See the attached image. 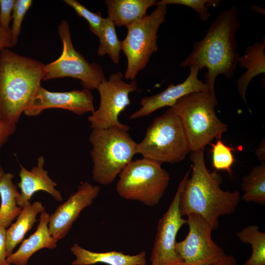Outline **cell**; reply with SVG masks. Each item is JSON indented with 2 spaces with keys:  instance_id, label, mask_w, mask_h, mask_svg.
Returning a JSON list of instances; mask_svg holds the SVG:
<instances>
[{
  "instance_id": "cell-13",
  "label": "cell",
  "mask_w": 265,
  "mask_h": 265,
  "mask_svg": "<svg viewBox=\"0 0 265 265\" xmlns=\"http://www.w3.org/2000/svg\"><path fill=\"white\" fill-rule=\"evenodd\" d=\"M93 100L94 96L90 90L85 88L67 92H52L41 85L24 113L28 116H35L47 109L61 108L80 115L95 110Z\"/></svg>"
},
{
  "instance_id": "cell-27",
  "label": "cell",
  "mask_w": 265,
  "mask_h": 265,
  "mask_svg": "<svg viewBox=\"0 0 265 265\" xmlns=\"http://www.w3.org/2000/svg\"><path fill=\"white\" fill-rule=\"evenodd\" d=\"M68 6L76 11L77 15L83 17L88 23L90 31L98 38L101 35L105 18L100 12H92L76 0H64Z\"/></svg>"
},
{
  "instance_id": "cell-25",
  "label": "cell",
  "mask_w": 265,
  "mask_h": 265,
  "mask_svg": "<svg viewBox=\"0 0 265 265\" xmlns=\"http://www.w3.org/2000/svg\"><path fill=\"white\" fill-rule=\"evenodd\" d=\"M97 54L100 56L108 55L114 64H118L122 50L121 41L117 37L115 25L108 17L105 18L101 35Z\"/></svg>"
},
{
  "instance_id": "cell-6",
  "label": "cell",
  "mask_w": 265,
  "mask_h": 265,
  "mask_svg": "<svg viewBox=\"0 0 265 265\" xmlns=\"http://www.w3.org/2000/svg\"><path fill=\"white\" fill-rule=\"evenodd\" d=\"M136 152L161 164L178 163L190 152L181 122L171 107L154 119Z\"/></svg>"
},
{
  "instance_id": "cell-14",
  "label": "cell",
  "mask_w": 265,
  "mask_h": 265,
  "mask_svg": "<svg viewBox=\"0 0 265 265\" xmlns=\"http://www.w3.org/2000/svg\"><path fill=\"white\" fill-rule=\"evenodd\" d=\"M100 191L99 186L82 183L77 191L50 215L48 227L51 236L58 240L63 238L81 211L92 204Z\"/></svg>"
},
{
  "instance_id": "cell-9",
  "label": "cell",
  "mask_w": 265,
  "mask_h": 265,
  "mask_svg": "<svg viewBox=\"0 0 265 265\" xmlns=\"http://www.w3.org/2000/svg\"><path fill=\"white\" fill-rule=\"evenodd\" d=\"M58 33L62 42V52L57 59L44 65L43 80L70 77L79 80L83 88L96 89L106 79L102 66L95 62L89 63L75 49L68 21L60 22Z\"/></svg>"
},
{
  "instance_id": "cell-18",
  "label": "cell",
  "mask_w": 265,
  "mask_h": 265,
  "mask_svg": "<svg viewBox=\"0 0 265 265\" xmlns=\"http://www.w3.org/2000/svg\"><path fill=\"white\" fill-rule=\"evenodd\" d=\"M71 251L76 257L72 265H93L104 264L107 265H146V254L145 251L130 255L122 252L111 251L106 252H95L75 243Z\"/></svg>"
},
{
  "instance_id": "cell-1",
  "label": "cell",
  "mask_w": 265,
  "mask_h": 265,
  "mask_svg": "<svg viewBox=\"0 0 265 265\" xmlns=\"http://www.w3.org/2000/svg\"><path fill=\"white\" fill-rule=\"evenodd\" d=\"M240 26L236 7L221 11L211 23L204 38L193 44L192 51L180 66L195 65L199 70L206 68L204 82L215 90L218 75L231 78L236 70L239 57L237 33Z\"/></svg>"
},
{
  "instance_id": "cell-10",
  "label": "cell",
  "mask_w": 265,
  "mask_h": 265,
  "mask_svg": "<svg viewBox=\"0 0 265 265\" xmlns=\"http://www.w3.org/2000/svg\"><path fill=\"white\" fill-rule=\"evenodd\" d=\"M121 72L112 74L108 80L105 79L97 86L100 96L98 109L88 117L92 129H104L117 127L129 131V126L121 123L118 116L130 104L129 94L137 90L134 80L127 83L123 80Z\"/></svg>"
},
{
  "instance_id": "cell-30",
  "label": "cell",
  "mask_w": 265,
  "mask_h": 265,
  "mask_svg": "<svg viewBox=\"0 0 265 265\" xmlns=\"http://www.w3.org/2000/svg\"><path fill=\"white\" fill-rule=\"evenodd\" d=\"M16 0H0V26L4 29L10 30V24Z\"/></svg>"
},
{
  "instance_id": "cell-32",
  "label": "cell",
  "mask_w": 265,
  "mask_h": 265,
  "mask_svg": "<svg viewBox=\"0 0 265 265\" xmlns=\"http://www.w3.org/2000/svg\"><path fill=\"white\" fill-rule=\"evenodd\" d=\"M6 232L5 228L0 226V265H10L7 261Z\"/></svg>"
},
{
  "instance_id": "cell-26",
  "label": "cell",
  "mask_w": 265,
  "mask_h": 265,
  "mask_svg": "<svg viewBox=\"0 0 265 265\" xmlns=\"http://www.w3.org/2000/svg\"><path fill=\"white\" fill-rule=\"evenodd\" d=\"M212 146V166L216 170H224L232 174L231 168L235 162L233 154L234 148L225 145L221 138Z\"/></svg>"
},
{
  "instance_id": "cell-7",
  "label": "cell",
  "mask_w": 265,
  "mask_h": 265,
  "mask_svg": "<svg viewBox=\"0 0 265 265\" xmlns=\"http://www.w3.org/2000/svg\"><path fill=\"white\" fill-rule=\"evenodd\" d=\"M169 181V175L161 164L143 158L131 161L123 169L116 190L125 199L154 207L160 201Z\"/></svg>"
},
{
  "instance_id": "cell-4",
  "label": "cell",
  "mask_w": 265,
  "mask_h": 265,
  "mask_svg": "<svg viewBox=\"0 0 265 265\" xmlns=\"http://www.w3.org/2000/svg\"><path fill=\"white\" fill-rule=\"evenodd\" d=\"M215 90L187 94L170 107L179 117L190 152L204 150L214 139H220L228 126L217 116Z\"/></svg>"
},
{
  "instance_id": "cell-8",
  "label": "cell",
  "mask_w": 265,
  "mask_h": 265,
  "mask_svg": "<svg viewBox=\"0 0 265 265\" xmlns=\"http://www.w3.org/2000/svg\"><path fill=\"white\" fill-rule=\"evenodd\" d=\"M167 13V5H157L150 15L126 26L127 34L121 41L122 50L127 59L126 80H134L138 72L147 66L153 53L158 51V32Z\"/></svg>"
},
{
  "instance_id": "cell-11",
  "label": "cell",
  "mask_w": 265,
  "mask_h": 265,
  "mask_svg": "<svg viewBox=\"0 0 265 265\" xmlns=\"http://www.w3.org/2000/svg\"><path fill=\"white\" fill-rule=\"evenodd\" d=\"M191 168L179 184L168 209L159 219L150 256L151 265H182L183 261L176 251V237L181 227L187 223L179 210V199L182 188L189 176Z\"/></svg>"
},
{
  "instance_id": "cell-15",
  "label": "cell",
  "mask_w": 265,
  "mask_h": 265,
  "mask_svg": "<svg viewBox=\"0 0 265 265\" xmlns=\"http://www.w3.org/2000/svg\"><path fill=\"white\" fill-rule=\"evenodd\" d=\"M189 67V74L183 82L176 85L170 84L164 90L142 98L140 102L141 107L129 118L135 119L147 116L159 108L171 107L178 100L187 94L211 89L208 84L198 79V68L195 65Z\"/></svg>"
},
{
  "instance_id": "cell-17",
  "label": "cell",
  "mask_w": 265,
  "mask_h": 265,
  "mask_svg": "<svg viewBox=\"0 0 265 265\" xmlns=\"http://www.w3.org/2000/svg\"><path fill=\"white\" fill-rule=\"evenodd\" d=\"M49 214L45 211L40 213L39 222L35 232L25 239L18 249L7 258L10 265H27L30 258L43 248L53 249L57 247L58 240L53 238L49 231Z\"/></svg>"
},
{
  "instance_id": "cell-2",
  "label": "cell",
  "mask_w": 265,
  "mask_h": 265,
  "mask_svg": "<svg viewBox=\"0 0 265 265\" xmlns=\"http://www.w3.org/2000/svg\"><path fill=\"white\" fill-rule=\"evenodd\" d=\"M191 176L181 190L179 210L183 217L191 213L201 216L212 230L218 226V218L233 213L240 201L238 190L224 191L220 187L221 175L207 168L204 150L191 152Z\"/></svg>"
},
{
  "instance_id": "cell-19",
  "label": "cell",
  "mask_w": 265,
  "mask_h": 265,
  "mask_svg": "<svg viewBox=\"0 0 265 265\" xmlns=\"http://www.w3.org/2000/svg\"><path fill=\"white\" fill-rule=\"evenodd\" d=\"M238 64L246 70L237 81V88L241 98L246 105V92L250 82L256 76L265 72V38L248 46Z\"/></svg>"
},
{
  "instance_id": "cell-33",
  "label": "cell",
  "mask_w": 265,
  "mask_h": 265,
  "mask_svg": "<svg viewBox=\"0 0 265 265\" xmlns=\"http://www.w3.org/2000/svg\"><path fill=\"white\" fill-rule=\"evenodd\" d=\"M12 47L10 30L3 29L0 26V52Z\"/></svg>"
},
{
  "instance_id": "cell-20",
  "label": "cell",
  "mask_w": 265,
  "mask_h": 265,
  "mask_svg": "<svg viewBox=\"0 0 265 265\" xmlns=\"http://www.w3.org/2000/svg\"><path fill=\"white\" fill-rule=\"evenodd\" d=\"M156 0H106L108 17L119 27L128 26L146 15L147 9L156 5Z\"/></svg>"
},
{
  "instance_id": "cell-5",
  "label": "cell",
  "mask_w": 265,
  "mask_h": 265,
  "mask_svg": "<svg viewBox=\"0 0 265 265\" xmlns=\"http://www.w3.org/2000/svg\"><path fill=\"white\" fill-rule=\"evenodd\" d=\"M129 131L117 127L93 129L89 140L92 177L97 183L111 184L136 154V144Z\"/></svg>"
},
{
  "instance_id": "cell-24",
  "label": "cell",
  "mask_w": 265,
  "mask_h": 265,
  "mask_svg": "<svg viewBox=\"0 0 265 265\" xmlns=\"http://www.w3.org/2000/svg\"><path fill=\"white\" fill-rule=\"evenodd\" d=\"M239 240L252 247L250 258L243 265H265V233L256 225H248L236 233Z\"/></svg>"
},
{
  "instance_id": "cell-35",
  "label": "cell",
  "mask_w": 265,
  "mask_h": 265,
  "mask_svg": "<svg viewBox=\"0 0 265 265\" xmlns=\"http://www.w3.org/2000/svg\"><path fill=\"white\" fill-rule=\"evenodd\" d=\"M258 159L262 162L265 160V140L264 138L260 142L258 148L255 151Z\"/></svg>"
},
{
  "instance_id": "cell-21",
  "label": "cell",
  "mask_w": 265,
  "mask_h": 265,
  "mask_svg": "<svg viewBox=\"0 0 265 265\" xmlns=\"http://www.w3.org/2000/svg\"><path fill=\"white\" fill-rule=\"evenodd\" d=\"M45 211L42 203L36 201L31 204L27 203L22 209L17 217L16 221L6 229V249L7 257L10 255L16 246L24 238L26 233L37 221L38 213Z\"/></svg>"
},
{
  "instance_id": "cell-28",
  "label": "cell",
  "mask_w": 265,
  "mask_h": 265,
  "mask_svg": "<svg viewBox=\"0 0 265 265\" xmlns=\"http://www.w3.org/2000/svg\"><path fill=\"white\" fill-rule=\"evenodd\" d=\"M219 0H161L157 2L158 4H179L189 7L195 11L201 21L205 22L210 17L208 8L220 5Z\"/></svg>"
},
{
  "instance_id": "cell-16",
  "label": "cell",
  "mask_w": 265,
  "mask_h": 265,
  "mask_svg": "<svg viewBox=\"0 0 265 265\" xmlns=\"http://www.w3.org/2000/svg\"><path fill=\"white\" fill-rule=\"evenodd\" d=\"M44 163V157L40 156L38 159L37 165L30 171L20 164V182L17 185L20 192L17 198V203L22 208L30 202L32 196L38 191L48 193L57 201L62 200L61 193L55 188L57 184L49 177L48 171L43 168Z\"/></svg>"
},
{
  "instance_id": "cell-12",
  "label": "cell",
  "mask_w": 265,
  "mask_h": 265,
  "mask_svg": "<svg viewBox=\"0 0 265 265\" xmlns=\"http://www.w3.org/2000/svg\"><path fill=\"white\" fill-rule=\"evenodd\" d=\"M187 217L188 234L175 246L182 265H208L225 254L212 240V230L201 216L191 213Z\"/></svg>"
},
{
  "instance_id": "cell-23",
  "label": "cell",
  "mask_w": 265,
  "mask_h": 265,
  "mask_svg": "<svg viewBox=\"0 0 265 265\" xmlns=\"http://www.w3.org/2000/svg\"><path fill=\"white\" fill-rule=\"evenodd\" d=\"M244 194L241 199L246 202L265 204V162L254 167L243 177L241 182Z\"/></svg>"
},
{
  "instance_id": "cell-36",
  "label": "cell",
  "mask_w": 265,
  "mask_h": 265,
  "mask_svg": "<svg viewBox=\"0 0 265 265\" xmlns=\"http://www.w3.org/2000/svg\"><path fill=\"white\" fill-rule=\"evenodd\" d=\"M4 172L3 171V170L2 169L1 165H0V180H1V178L2 177L3 175H4Z\"/></svg>"
},
{
  "instance_id": "cell-22",
  "label": "cell",
  "mask_w": 265,
  "mask_h": 265,
  "mask_svg": "<svg viewBox=\"0 0 265 265\" xmlns=\"http://www.w3.org/2000/svg\"><path fill=\"white\" fill-rule=\"evenodd\" d=\"M14 175L5 173L0 180V226L6 229L18 216L22 208L17 203L20 192L12 182Z\"/></svg>"
},
{
  "instance_id": "cell-3",
  "label": "cell",
  "mask_w": 265,
  "mask_h": 265,
  "mask_svg": "<svg viewBox=\"0 0 265 265\" xmlns=\"http://www.w3.org/2000/svg\"><path fill=\"white\" fill-rule=\"evenodd\" d=\"M44 64L8 48L0 52V115L16 125L44 77Z\"/></svg>"
},
{
  "instance_id": "cell-29",
  "label": "cell",
  "mask_w": 265,
  "mask_h": 265,
  "mask_svg": "<svg viewBox=\"0 0 265 265\" xmlns=\"http://www.w3.org/2000/svg\"><path fill=\"white\" fill-rule=\"evenodd\" d=\"M31 0H16L12 14L10 27L12 47L16 45L20 34L22 22L27 11L32 4Z\"/></svg>"
},
{
  "instance_id": "cell-34",
  "label": "cell",
  "mask_w": 265,
  "mask_h": 265,
  "mask_svg": "<svg viewBox=\"0 0 265 265\" xmlns=\"http://www.w3.org/2000/svg\"><path fill=\"white\" fill-rule=\"evenodd\" d=\"M208 265H238L236 259L232 255L225 254Z\"/></svg>"
},
{
  "instance_id": "cell-31",
  "label": "cell",
  "mask_w": 265,
  "mask_h": 265,
  "mask_svg": "<svg viewBox=\"0 0 265 265\" xmlns=\"http://www.w3.org/2000/svg\"><path fill=\"white\" fill-rule=\"evenodd\" d=\"M15 128V125L7 121L0 115V148L14 133Z\"/></svg>"
}]
</instances>
